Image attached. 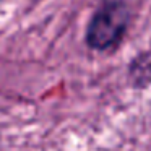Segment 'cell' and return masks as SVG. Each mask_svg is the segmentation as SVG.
Segmentation results:
<instances>
[{
    "label": "cell",
    "mask_w": 151,
    "mask_h": 151,
    "mask_svg": "<svg viewBox=\"0 0 151 151\" xmlns=\"http://www.w3.org/2000/svg\"><path fill=\"white\" fill-rule=\"evenodd\" d=\"M128 78L138 89L151 85V52H141L128 65Z\"/></svg>",
    "instance_id": "7a4b0ae2"
},
{
    "label": "cell",
    "mask_w": 151,
    "mask_h": 151,
    "mask_svg": "<svg viewBox=\"0 0 151 151\" xmlns=\"http://www.w3.org/2000/svg\"><path fill=\"white\" fill-rule=\"evenodd\" d=\"M130 20L132 12L125 0H101L86 26V46L98 52L117 49L127 34Z\"/></svg>",
    "instance_id": "6da1fadb"
}]
</instances>
